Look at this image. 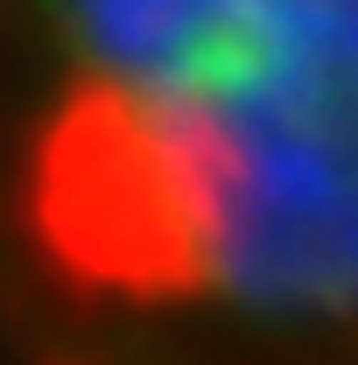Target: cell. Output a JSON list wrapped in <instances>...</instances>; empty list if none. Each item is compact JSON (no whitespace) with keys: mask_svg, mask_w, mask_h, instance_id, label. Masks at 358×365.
<instances>
[{"mask_svg":"<svg viewBox=\"0 0 358 365\" xmlns=\"http://www.w3.org/2000/svg\"><path fill=\"white\" fill-rule=\"evenodd\" d=\"M0 351L358 365V0H0Z\"/></svg>","mask_w":358,"mask_h":365,"instance_id":"obj_1","label":"cell"}]
</instances>
